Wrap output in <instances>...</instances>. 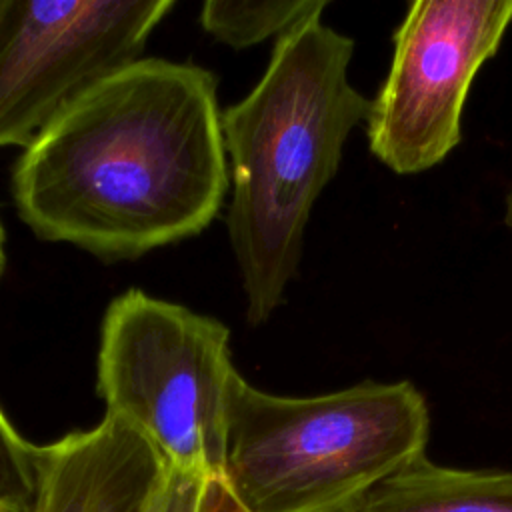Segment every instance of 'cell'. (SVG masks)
I'll return each instance as SVG.
<instances>
[{
    "mask_svg": "<svg viewBox=\"0 0 512 512\" xmlns=\"http://www.w3.org/2000/svg\"><path fill=\"white\" fill-rule=\"evenodd\" d=\"M228 328L184 306L128 290L104 314L96 392L140 430L170 468L216 478L236 368Z\"/></svg>",
    "mask_w": 512,
    "mask_h": 512,
    "instance_id": "4",
    "label": "cell"
},
{
    "mask_svg": "<svg viewBox=\"0 0 512 512\" xmlns=\"http://www.w3.org/2000/svg\"><path fill=\"white\" fill-rule=\"evenodd\" d=\"M198 512H244L240 504L226 490L224 482L216 478H206L198 502Z\"/></svg>",
    "mask_w": 512,
    "mask_h": 512,
    "instance_id": "12",
    "label": "cell"
},
{
    "mask_svg": "<svg viewBox=\"0 0 512 512\" xmlns=\"http://www.w3.org/2000/svg\"><path fill=\"white\" fill-rule=\"evenodd\" d=\"M36 496V446L0 410V504L30 512Z\"/></svg>",
    "mask_w": 512,
    "mask_h": 512,
    "instance_id": "10",
    "label": "cell"
},
{
    "mask_svg": "<svg viewBox=\"0 0 512 512\" xmlns=\"http://www.w3.org/2000/svg\"><path fill=\"white\" fill-rule=\"evenodd\" d=\"M0 512H22V510L12 508V506H6V504H0Z\"/></svg>",
    "mask_w": 512,
    "mask_h": 512,
    "instance_id": "15",
    "label": "cell"
},
{
    "mask_svg": "<svg viewBox=\"0 0 512 512\" xmlns=\"http://www.w3.org/2000/svg\"><path fill=\"white\" fill-rule=\"evenodd\" d=\"M204 480L206 478L202 476L170 468V478L160 496L156 512H198Z\"/></svg>",
    "mask_w": 512,
    "mask_h": 512,
    "instance_id": "11",
    "label": "cell"
},
{
    "mask_svg": "<svg viewBox=\"0 0 512 512\" xmlns=\"http://www.w3.org/2000/svg\"><path fill=\"white\" fill-rule=\"evenodd\" d=\"M510 24L512 0L410 2L364 120L372 156L402 176L438 166L460 144L470 86Z\"/></svg>",
    "mask_w": 512,
    "mask_h": 512,
    "instance_id": "5",
    "label": "cell"
},
{
    "mask_svg": "<svg viewBox=\"0 0 512 512\" xmlns=\"http://www.w3.org/2000/svg\"><path fill=\"white\" fill-rule=\"evenodd\" d=\"M170 478L160 450L124 418L36 446L30 512H156Z\"/></svg>",
    "mask_w": 512,
    "mask_h": 512,
    "instance_id": "7",
    "label": "cell"
},
{
    "mask_svg": "<svg viewBox=\"0 0 512 512\" xmlns=\"http://www.w3.org/2000/svg\"><path fill=\"white\" fill-rule=\"evenodd\" d=\"M2 242H4V234H2V228H0V274L4 270V246H2Z\"/></svg>",
    "mask_w": 512,
    "mask_h": 512,
    "instance_id": "14",
    "label": "cell"
},
{
    "mask_svg": "<svg viewBox=\"0 0 512 512\" xmlns=\"http://www.w3.org/2000/svg\"><path fill=\"white\" fill-rule=\"evenodd\" d=\"M504 222H506V226L512 230V188H510V192L506 194V210H504Z\"/></svg>",
    "mask_w": 512,
    "mask_h": 512,
    "instance_id": "13",
    "label": "cell"
},
{
    "mask_svg": "<svg viewBox=\"0 0 512 512\" xmlns=\"http://www.w3.org/2000/svg\"><path fill=\"white\" fill-rule=\"evenodd\" d=\"M352 54L350 36L312 16L276 40L260 82L222 112L232 158L228 236L250 324L282 304L312 206L366 120L370 100L348 78Z\"/></svg>",
    "mask_w": 512,
    "mask_h": 512,
    "instance_id": "2",
    "label": "cell"
},
{
    "mask_svg": "<svg viewBox=\"0 0 512 512\" xmlns=\"http://www.w3.org/2000/svg\"><path fill=\"white\" fill-rule=\"evenodd\" d=\"M354 512H512V470L412 462L376 486Z\"/></svg>",
    "mask_w": 512,
    "mask_h": 512,
    "instance_id": "8",
    "label": "cell"
},
{
    "mask_svg": "<svg viewBox=\"0 0 512 512\" xmlns=\"http://www.w3.org/2000/svg\"><path fill=\"white\" fill-rule=\"evenodd\" d=\"M428 438L430 408L410 380L276 396L236 372L218 478L244 512H354L424 458Z\"/></svg>",
    "mask_w": 512,
    "mask_h": 512,
    "instance_id": "3",
    "label": "cell"
},
{
    "mask_svg": "<svg viewBox=\"0 0 512 512\" xmlns=\"http://www.w3.org/2000/svg\"><path fill=\"white\" fill-rule=\"evenodd\" d=\"M326 0H208L200 12L202 28L232 48H248L266 38H282L304 20L320 16Z\"/></svg>",
    "mask_w": 512,
    "mask_h": 512,
    "instance_id": "9",
    "label": "cell"
},
{
    "mask_svg": "<svg viewBox=\"0 0 512 512\" xmlns=\"http://www.w3.org/2000/svg\"><path fill=\"white\" fill-rule=\"evenodd\" d=\"M172 6V0H0V148H28L82 94L140 60Z\"/></svg>",
    "mask_w": 512,
    "mask_h": 512,
    "instance_id": "6",
    "label": "cell"
},
{
    "mask_svg": "<svg viewBox=\"0 0 512 512\" xmlns=\"http://www.w3.org/2000/svg\"><path fill=\"white\" fill-rule=\"evenodd\" d=\"M228 190L212 72L140 58L62 110L12 170L18 216L44 240L138 258L202 232Z\"/></svg>",
    "mask_w": 512,
    "mask_h": 512,
    "instance_id": "1",
    "label": "cell"
}]
</instances>
